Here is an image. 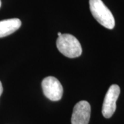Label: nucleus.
<instances>
[{
  "label": "nucleus",
  "instance_id": "3",
  "mask_svg": "<svg viewBox=\"0 0 124 124\" xmlns=\"http://www.w3.org/2000/svg\"><path fill=\"white\" fill-rule=\"evenodd\" d=\"M42 90L48 99L57 101H59L63 95V87L59 81L54 77H47L41 82Z\"/></svg>",
  "mask_w": 124,
  "mask_h": 124
},
{
  "label": "nucleus",
  "instance_id": "2",
  "mask_svg": "<svg viewBox=\"0 0 124 124\" xmlns=\"http://www.w3.org/2000/svg\"><path fill=\"white\" fill-rule=\"evenodd\" d=\"M56 44L59 51L67 57H78L82 53L79 41L70 34H62L58 37Z\"/></svg>",
  "mask_w": 124,
  "mask_h": 124
},
{
  "label": "nucleus",
  "instance_id": "4",
  "mask_svg": "<svg viewBox=\"0 0 124 124\" xmlns=\"http://www.w3.org/2000/svg\"><path fill=\"white\" fill-rule=\"evenodd\" d=\"M120 94V88L118 85H112L109 88L104 98L102 106V115L106 118H110L115 113L116 108V101Z\"/></svg>",
  "mask_w": 124,
  "mask_h": 124
},
{
  "label": "nucleus",
  "instance_id": "1",
  "mask_svg": "<svg viewBox=\"0 0 124 124\" xmlns=\"http://www.w3.org/2000/svg\"><path fill=\"white\" fill-rule=\"evenodd\" d=\"M90 9L94 18L103 27L113 29L115 20L111 11L101 0H89Z\"/></svg>",
  "mask_w": 124,
  "mask_h": 124
},
{
  "label": "nucleus",
  "instance_id": "9",
  "mask_svg": "<svg viewBox=\"0 0 124 124\" xmlns=\"http://www.w3.org/2000/svg\"><path fill=\"white\" fill-rule=\"evenodd\" d=\"M1 1L0 0V7H1Z\"/></svg>",
  "mask_w": 124,
  "mask_h": 124
},
{
  "label": "nucleus",
  "instance_id": "6",
  "mask_svg": "<svg viewBox=\"0 0 124 124\" xmlns=\"http://www.w3.org/2000/svg\"><path fill=\"white\" fill-rule=\"evenodd\" d=\"M22 26V22L17 18L0 21V38L13 34Z\"/></svg>",
  "mask_w": 124,
  "mask_h": 124
},
{
  "label": "nucleus",
  "instance_id": "8",
  "mask_svg": "<svg viewBox=\"0 0 124 124\" xmlns=\"http://www.w3.org/2000/svg\"><path fill=\"white\" fill-rule=\"evenodd\" d=\"M62 35V32H58L57 33V35H58V37H59V36H61Z\"/></svg>",
  "mask_w": 124,
  "mask_h": 124
},
{
  "label": "nucleus",
  "instance_id": "5",
  "mask_svg": "<svg viewBox=\"0 0 124 124\" xmlns=\"http://www.w3.org/2000/svg\"><path fill=\"white\" fill-rule=\"evenodd\" d=\"M91 108L88 102L81 101L76 104L71 118L72 124H88Z\"/></svg>",
  "mask_w": 124,
  "mask_h": 124
},
{
  "label": "nucleus",
  "instance_id": "7",
  "mask_svg": "<svg viewBox=\"0 0 124 124\" xmlns=\"http://www.w3.org/2000/svg\"><path fill=\"white\" fill-rule=\"evenodd\" d=\"M2 93H3V86L1 84V82L0 81V96L1 95Z\"/></svg>",
  "mask_w": 124,
  "mask_h": 124
}]
</instances>
